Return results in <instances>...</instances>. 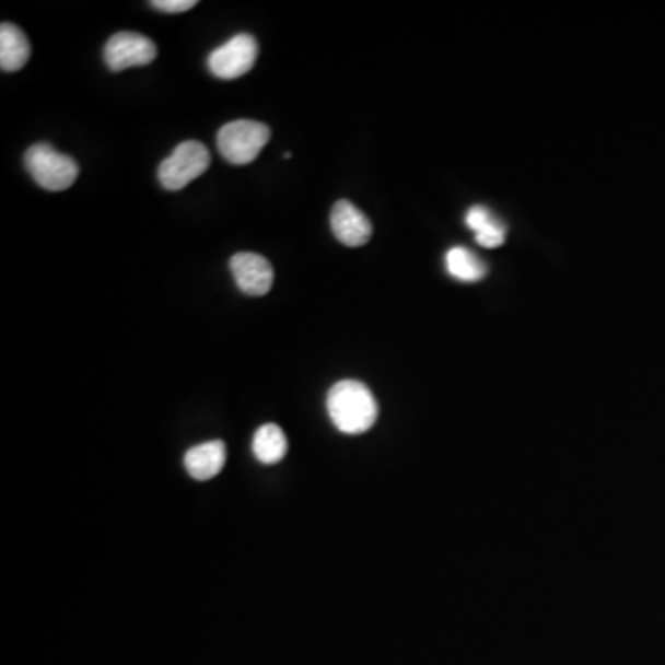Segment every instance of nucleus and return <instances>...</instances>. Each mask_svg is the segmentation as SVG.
<instances>
[{
  "mask_svg": "<svg viewBox=\"0 0 665 665\" xmlns=\"http://www.w3.org/2000/svg\"><path fill=\"white\" fill-rule=\"evenodd\" d=\"M326 405L332 425L345 434L366 433L380 415L369 386L353 380L340 381L332 386Z\"/></svg>",
  "mask_w": 665,
  "mask_h": 665,
  "instance_id": "f257e3e1",
  "label": "nucleus"
},
{
  "mask_svg": "<svg viewBox=\"0 0 665 665\" xmlns=\"http://www.w3.org/2000/svg\"><path fill=\"white\" fill-rule=\"evenodd\" d=\"M24 165L39 187L52 192L72 187L80 174V166L71 155L61 154L48 143L32 144L24 154Z\"/></svg>",
  "mask_w": 665,
  "mask_h": 665,
  "instance_id": "f03ea898",
  "label": "nucleus"
},
{
  "mask_svg": "<svg viewBox=\"0 0 665 665\" xmlns=\"http://www.w3.org/2000/svg\"><path fill=\"white\" fill-rule=\"evenodd\" d=\"M270 141V128L256 120H233L220 128L217 147L232 165H248L257 160Z\"/></svg>",
  "mask_w": 665,
  "mask_h": 665,
  "instance_id": "7ed1b4c3",
  "label": "nucleus"
},
{
  "mask_svg": "<svg viewBox=\"0 0 665 665\" xmlns=\"http://www.w3.org/2000/svg\"><path fill=\"white\" fill-rule=\"evenodd\" d=\"M211 165V154L200 141H184L160 165L158 176L166 190H182Z\"/></svg>",
  "mask_w": 665,
  "mask_h": 665,
  "instance_id": "20e7f679",
  "label": "nucleus"
},
{
  "mask_svg": "<svg viewBox=\"0 0 665 665\" xmlns=\"http://www.w3.org/2000/svg\"><path fill=\"white\" fill-rule=\"evenodd\" d=\"M257 56L259 45L256 37L238 34L209 54V71L219 80H237L252 71V67L256 66Z\"/></svg>",
  "mask_w": 665,
  "mask_h": 665,
  "instance_id": "39448f33",
  "label": "nucleus"
},
{
  "mask_svg": "<svg viewBox=\"0 0 665 665\" xmlns=\"http://www.w3.org/2000/svg\"><path fill=\"white\" fill-rule=\"evenodd\" d=\"M158 58V47L150 37L136 32H119L109 37L104 47V61L114 72L126 71L130 67L150 66Z\"/></svg>",
  "mask_w": 665,
  "mask_h": 665,
  "instance_id": "423d86ee",
  "label": "nucleus"
},
{
  "mask_svg": "<svg viewBox=\"0 0 665 665\" xmlns=\"http://www.w3.org/2000/svg\"><path fill=\"white\" fill-rule=\"evenodd\" d=\"M233 280L248 296H265L273 285V268L267 257L252 252L235 254L230 261Z\"/></svg>",
  "mask_w": 665,
  "mask_h": 665,
  "instance_id": "0eeeda50",
  "label": "nucleus"
},
{
  "mask_svg": "<svg viewBox=\"0 0 665 665\" xmlns=\"http://www.w3.org/2000/svg\"><path fill=\"white\" fill-rule=\"evenodd\" d=\"M331 230L335 237L350 248L363 246L372 237V224L366 214L348 200H339L332 206Z\"/></svg>",
  "mask_w": 665,
  "mask_h": 665,
  "instance_id": "6e6552de",
  "label": "nucleus"
},
{
  "mask_svg": "<svg viewBox=\"0 0 665 665\" xmlns=\"http://www.w3.org/2000/svg\"><path fill=\"white\" fill-rule=\"evenodd\" d=\"M185 469L195 481H209L219 476L226 464V446L220 440H211L185 453Z\"/></svg>",
  "mask_w": 665,
  "mask_h": 665,
  "instance_id": "1a4fd4ad",
  "label": "nucleus"
},
{
  "mask_svg": "<svg viewBox=\"0 0 665 665\" xmlns=\"http://www.w3.org/2000/svg\"><path fill=\"white\" fill-rule=\"evenodd\" d=\"M31 60V43L15 24L0 26V69L4 72L21 71Z\"/></svg>",
  "mask_w": 665,
  "mask_h": 665,
  "instance_id": "9d476101",
  "label": "nucleus"
},
{
  "mask_svg": "<svg viewBox=\"0 0 665 665\" xmlns=\"http://www.w3.org/2000/svg\"><path fill=\"white\" fill-rule=\"evenodd\" d=\"M287 450H289V442H287L285 433L276 423H267L257 429L254 440H252V452L259 463L267 464V466L281 463L285 458Z\"/></svg>",
  "mask_w": 665,
  "mask_h": 665,
  "instance_id": "9b49d317",
  "label": "nucleus"
},
{
  "mask_svg": "<svg viewBox=\"0 0 665 665\" xmlns=\"http://www.w3.org/2000/svg\"><path fill=\"white\" fill-rule=\"evenodd\" d=\"M446 268L452 278L463 283H476L487 276L485 262L471 249L464 246L447 249Z\"/></svg>",
  "mask_w": 665,
  "mask_h": 665,
  "instance_id": "f8f14e48",
  "label": "nucleus"
},
{
  "mask_svg": "<svg viewBox=\"0 0 665 665\" xmlns=\"http://www.w3.org/2000/svg\"><path fill=\"white\" fill-rule=\"evenodd\" d=\"M474 237H476L477 244L482 246V248H499L501 244L505 243V224L501 220L495 219V217H492L485 226L479 228L474 233Z\"/></svg>",
  "mask_w": 665,
  "mask_h": 665,
  "instance_id": "ddd939ff",
  "label": "nucleus"
},
{
  "mask_svg": "<svg viewBox=\"0 0 665 665\" xmlns=\"http://www.w3.org/2000/svg\"><path fill=\"white\" fill-rule=\"evenodd\" d=\"M152 7L160 12L184 13L189 12L190 8L197 7V0H155Z\"/></svg>",
  "mask_w": 665,
  "mask_h": 665,
  "instance_id": "4468645a",
  "label": "nucleus"
},
{
  "mask_svg": "<svg viewBox=\"0 0 665 665\" xmlns=\"http://www.w3.org/2000/svg\"><path fill=\"white\" fill-rule=\"evenodd\" d=\"M493 214L488 211L487 208H482V206H474V208L469 209L468 213H466V224H468L469 230L476 233L479 228L485 226L488 220L492 219Z\"/></svg>",
  "mask_w": 665,
  "mask_h": 665,
  "instance_id": "2eb2a0df",
  "label": "nucleus"
}]
</instances>
